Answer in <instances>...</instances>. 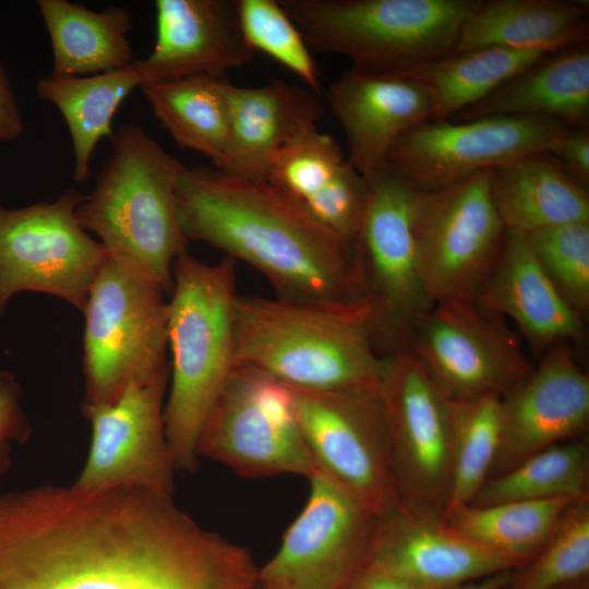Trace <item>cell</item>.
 <instances>
[{
  "mask_svg": "<svg viewBox=\"0 0 589 589\" xmlns=\"http://www.w3.org/2000/svg\"><path fill=\"white\" fill-rule=\"evenodd\" d=\"M368 182V201L353 244L361 299L373 315L381 357L400 351L416 321L434 301L419 272L412 227L416 189L389 166Z\"/></svg>",
  "mask_w": 589,
  "mask_h": 589,
  "instance_id": "obj_8",
  "label": "cell"
},
{
  "mask_svg": "<svg viewBox=\"0 0 589 589\" xmlns=\"http://www.w3.org/2000/svg\"><path fill=\"white\" fill-rule=\"evenodd\" d=\"M568 128L558 120L534 116L428 121L396 143L387 166L416 190L434 191L524 156L552 152Z\"/></svg>",
  "mask_w": 589,
  "mask_h": 589,
  "instance_id": "obj_16",
  "label": "cell"
},
{
  "mask_svg": "<svg viewBox=\"0 0 589 589\" xmlns=\"http://www.w3.org/2000/svg\"><path fill=\"white\" fill-rule=\"evenodd\" d=\"M576 183L589 187V128L569 127L550 152Z\"/></svg>",
  "mask_w": 589,
  "mask_h": 589,
  "instance_id": "obj_39",
  "label": "cell"
},
{
  "mask_svg": "<svg viewBox=\"0 0 589 589\" xmlns=\"http://www.w3.org/2000/svg\"><path fill=\"white\" fill-rule=\"evenodd\" d=\"M169 374L170 368L152 380L131 383L110 404L82 405L91 443L74 486H133L173 494L177 469L164 424Z\"/></svg>",
  "mask_w": 589,
  "mask_h": 589,
  "instance_id": "obj_17",
  "label": "cell"
},
{
  "mask_svg": "<svg viewBox=\"0 0 589 589\" xmlns=\"http://www.w3.org/2000/svg\"><path fill=\"white\" fill-rule=\"evenodd\" d=\"M491 196L506 230L527 235L589 221L588 190L569 178L550 152L491 169Z\"/></svg>",
  "mask_w": 589,
  "mask_h": 589,
  "instance_id": "obj_26",
  "label": "cell"
},
{
  "mask_svg": "<svg viewBox=\"0 0 589 589\" xmlns=\"http://www.w3.org/2000/svg\"><path fill=\"white\" fill-rule=\"evenodd\" d=\"M555 50L481 47L453 53L408 74L428 88L433 103L432 121H448Z\"/></svg>",
  "mask_w": 589,
  "mask_h": 589,
  "instance_id": "obj_31",
  "label": "cell"
},
{
  "mask_svg": "<svg viewBox=\"0 0 589 589\" xmlns=\"http://www.w3.org/2000/svg\"><path fill=\"white\" fill-rule=\"evenodd\" d=\"M339 122L348 158L368 178L387 165L396 143L433 119L428 88L408 73H375L351 68L325 93Z\"/></svg>",
  "mask_w": 589,
  "mask_h": 589,
  "instance_id": "obj_19",
  "label": "cell"
},
{
  "mask_svg": "<svg viewBox=\"0 0 589 589\" xmlns=\"http://www.w3.org/2000/svg\"><path fill=\"white\" fill-rule=\"evenodd\" d=\"M585 0H480L460 29L454 53L498 46L561 49L588 43Z\"/></svg>",
  "mask_w": 589,
  "mask_h": 589,
  "instance_id": "obj_27",
  "label": "cell"
},
{
  "mask_svg": "<svg viewBox=\"0 0 589 589\" xmlns=\"http://www.w3.org/2000/svg\"><path fill=\"white\" fill-rule=\"evenodd\" d=\"M491 116H534L568 127H589V46L548 53L477 104L453 117L465 122Z\"/></svg>",
  "mask_w": 589,
  "mask_h": 589,
  "instance_id": "obj_25",
  "label": "cell"
},
{
  "mask_svg": "<svg viewBox=\"0 0 589 589\" xmlns=\"http://www.w3.org/2000/svg\"><path fill=\"white\" fill-rule=\"evenodd\" d=\"M21 397L22 389L13 373L0 370V480L11 465L12 445L23 443L31 433Z\"/></svg>",
  "mask_w": 589,
  "mask_h": 589,
  "instance_id": "obj_38",
  "label": "cell"
},
{
  "mask_svg": "<svg viewBox=\"0 0 589 589\" xmlns=\"http://www.w3.org/2000/svg\"><path fill=\"white\" fill-rule=\"evenodd\" d=\"M156 41L135 65L146 83L191 76L225 77L256 52L241 31L237 0H157Z\"/></svg>",
  "mask_w": 589,
  "mask_h": 589,
  "instance_id": "obj_20",
  "label": "cell"
},
{
  "mask_svg": "<svg viewBox=\"0 0 589 589\" xmlns=\"http://www.w3.org/2000/svg\"><path fill=\"white\" fill-rule=\"evenodd\" d=\"M36 5L51 41L50 75L88 76L135 62L128 36L132 16L124 8L94 11L68 0H38Z\"/></svg>",
  "mask_w": 589,
  "mask_h": 589,
  "instance_id": "obj_28",
  "label": "cell"
},
{
  "mask_svg": "<svg viewBox=\"0 0 589 589\" xmlns=\"http://www.w3.org/2000/svg\"><path fill=\"white\" fill-rule=\"evenodd\" d=\"M589 494L587 434L552 445L489 479L471 503L491 505L513 501L578 497Z\"/></svg>",
  "mask_w": 589,
  "mask_h": 589,
  "instance_id": "obj_33",
  "label": "cell"
},
{
  "mask_svg": "<svg viewBox=\"0 0 589 589\" xmlns=\"http://www.w3.org/2000/svg\"><path fill=\"white\" fill-rule=\"evenodd\" d=\"M141 85L135 62L95 75H48L37 81V96L53 105L68 125L73 149L72 177L75 181L87 179L96 146L104 139L113 140L115 113L131 92Z\"/></svg>",
  "mask_w": 589,
  "mask_h": 589,
  "instance_id": "obj_29",
  "label": "cell"
},
{
  "mask_svg": "<svg viewBox=\"0 0 589 589\" xmlns=\"http://www.w3.org/2000/svg\"><path fill=\"white\" fill-rule=\"evenodd\" d=\"M450 409L453 466L446 513L471 503L486 482L501 434L498 397L450 401Z\"/></svg>",
  "mask_w": 589,
  "mask_h": 589,
  "instance_id": "obj_34",
  "label": "cell"
},
{
  "mask_svg": "<svg viewBox=\"0 0 589 589\" xmlns=\"http://www.w3.org/2000/svg\"><path fill=\"white\" fill-rule=\"evenodd\" d=\"M165 294L107 254L82 311L83 404H110L129 384L169 370Z\"/></svg>",
  "mask_w": 589,
  "mask_h": 589,
  "instance_id": "obj_7",
  "label": "cell"
},
{
  "mask_svg": "<svg viewBox=\"0 0 589 589\" xmlns=\"http://www.w3.org/2000/svg\"><path fill=\"white\" fill-rule=\"evenodd\" d=\"M589 577V494L564 510L541 549L512 570L508 589H554Z\"/></svg>",
  "mask_w": 589,
  "mask_h": 589,
  "instance_id": "obj_35",
  "label": "cell"
},
{
  "mask_svg": "<svg viewBox=\"0 0 589 589\" xmlns=\"http://www.w3.org/2000/svg\"><path fill=\"white\" fill-rule=\"evenodd\" d=\"M279 549L259 567V589H345L369 562L381 516L317 470Z\"/></svg>",
  "mask_w": 589,
  "mask_h": 589,
  "instance_id": "obj_14",
  "label": "cell"
},
{
  "mask_svg": "<svg viewBox=\"0 0 589 589\" xmlns=\"http://www.w3.org/2000/svg\"><path fill=\"white\" fill-rule=\"evenodd\" d=\"M23 132L21 108L0 59V142L16 140Z\"/></svg>",
  "mask_w": 589,
  "mask_h": 589,
  "instance_id": "obj_40",
  "label": "cell"
},
{
  "mask_svg": "<svg viewBox=\"0 0 589 589\" xmlns=\"http://www.w3.org/2000/svg\"><path fill=\"white\" fill-rule=\"evenodd\" d=\"M111 142L95 188L75 216L98 236L110 259L170 293L173 263L189 243L176 199L185 166L134 123L122 124Z\"/></svg>",
  "mask_w": 589,
  "mask_h": 589,
  "instance_id": "obj_5",
  "label": "cell"
},
{
  "mask_svg": "<svg viewBox=\"0 0 589 589\" xmlns=\"http://www.w3.org/2000/svg\"><path fill=\"white\" fill-rule=\"evenodd\" d=\"M230 147L229 176L266 182L277 153L296 136L316 128L322 97L304 85L274 80L259 87L225 83Z\"/></svg>",
  "mask_w": 589,
  "mask_h": 589,
  "instance_id": "obj_23",
  "label": "cell"
},
{
  "mask_svg": "<svg viewBox=\"0 0 589 589\" xmlns=\"http://www.w3.org/2000/svg\"><path fill=\"white\" fill-rule=\"evenodd\" d=\"M199 450L201 457L245 478H309L318 470L296 418L289 387L243 364L233 368Z\"/></svg>",
  "mask_w": 589,
  "mask_h": 589,
  "instance_id": "obj_13",
  "label": "cell"
},
{
  "mask_svg": "<svg viewBox=\"0 0 589 589\" xmlns=\"http://www.w3.org/2000/svg\"><path fill=\"white\" fill-rule=\"evenodd\" d=\"M554 589H589V577L566 582Z\"/></svg>",
  "mask_w": 589,
  "mask_h": 589,
  "instance_id": "obj_43",
  "label": "cell"
},
{
  "mask_svg": "<svg viewBox=\"0 0 589 589\" xmlns=\"http://www.w3.org/2000/svg\"><path fill=\"white\" fill-rule=\"evenodd\" d=\"M512 570L496 573L447 589H508Z\"/></svg>",
  "mask_w": 589,
  "mask_h": 589,
  "instance_id": "obj_42",
  "label": "cell"
},
{
  "mask_svg": "<svg viewBox=\"0 0 589 589\" xmlns=\"http://www.w3.org/2000/svg\"><path fill=\"white\" fill-rule=\"evenodd\" d=\"M266 182L353 248L368 182L330 135L313 128L296 136L274 157Z\"/></svg>",
  "mask_w": 589,
  "mask_h": 589,
  "instance_id": "obj_22",
  "label": "cell"
},
{
  "mask_svg": "<svg viewBox=\"0 0 589 589\" xmlns=\"http://www.w3.org/2000/svg\"><path fill=\"white\" fill-rule=\"evenodd\" d=\"M472 301L512 320L539 356L560 341L586 338L584 317L555 289L522 232L506 230L497 262Z\"/></svg>",
  "mask_w": 589,
  "mask_h": 589,
  "instance_id": "obj_24",
  "label": "cell"
},
{
  "mask_svg": "<svg viewBox=\"0 0 589 589\" xmlns=\"http://www.w3.org/2000/svg\"><path fill=\"white\" fill-rule=\"evenodd\" d=\"M251 552L172 495L39 485L0 495V589H259Z\"/></svg>",
  "mask_w": 589,
  "mask_h": 589,
  "instance_id": "obj_1",
  "label": "cell"
},
{
  "mask_svg": "<svg viewBox=\"0 0 589 589\" xmlns=\"http://www.w3.org/2000/svg\"><path fill=\"white\" fill-rule=\"evenodd\" d=\"M526 236L555 289L585 317L589 309V221L553 226Z\"/></svg>",
  "mask_w": 589,
  "mask_h": 589,
  "instance_id": "obj_37",
  "label": "cell"
},
{
  "mask_svg": "<svg viewBox=\"0 0 589 589\" xmlns=\"http://www.w3.org/2000/svg\"><path fill=\"white\" fill-rule=\"evenodd\" d=\"M380 392L400 508L443 519L452 483L450 400L405 351L383 357Z\"/></svg>",
  "mask_w": 589,
  "mask_h": 589,
  "instance_id": "obj_9",
  "label": "cell"
},
{
  "mask_svg": "<svg viewBox=\"0 0 589 589\" xmlns=\"http://www.w3.org/2000/svg\"><path fill=\"white\" fill-rule=\"evenodd\" d=\"M345 589H430L375 563L368 562Z\"/></svg>",
  "mask_w": 589,
  "mask_h": 589,
  "instance_id": "obj_41",
  "label": "cell"
},
{
  "mask_svg": "<svg viewBox=\"0 0 589 589\" xmlns=\"http://www.w3.org/2000/svg\"><path fill=\"white\" fill-rule=\"evenodd\" d=\"M369 562L430 589H447L524 565L466 539L442 518L400 507L380 518Z\"/></svg>",
  "mask_w": 589,
  "mask_h": 589,
  "instance_id": "obj_21",
  "label": "cell"
},
{
  "mask_svg": "<svg viewBox=\"0 0 589 589\" xmlns=\"http://www.w3.org/2000/svg\"><path fill=\"white\" fill-rule=\"evenodd\" d=\"M237 262L206 264L188 251L172 268L168 301L169 394L164 424L176 469L193 471L208 419L233 370Z\"/></svg>",
  "mask_w": 589,
  "mask_h": 589,
  "instance_id": "obj_4",
  "label": "cell"
},
{
  "mask_svg": "<svg viewBox=\"0 0 589 589\" xmlns=\"http://www.w3.org/2000/svg\"><path fill=\"white\" fill-rule=\"evenodd\" d=\"M311 49L375 73H412L454 53L480 0H278Z\"/></svg>",
  "mask_w": 589,
  "mask_h": 589,
  "instance_id": "obj_6",
  "label": "cell"
},
{
  "mask_svg": "<svg viewBox=\"0 0 589 589\" xmlns=\"http://www.w3.org/2000/svg\"><path fill=\"white\" fill-rule=\"evenodd\" d=\"M575 498L466 504L448 510L443 521L466 539L525 564L541 549Z\"/></svg>",
  "mask_w": 589,
  "mask_h": 589,
  "instance_id": "obj_32",
  "label": "cell"
},
{
  "mask_svg": "<svg viewBox=\"0 0 589 589\" xmlns=\"http://www.w3.org/2000/svg\"><path fill=\"white\" fill-rule=\"evenodd\" d=\"M289 389L318 470L381 517L398 509L380 386L335 392Z\"/></svg>",
  "mask_w": 589,
  "mask_h": 589,
  "instance_id": "obj_15",
  "label": "cell"
},
{
  "mask_svg": "<svg viewBox=\"0 0 589 589\" xmlns=\"http://www.w3.org/2000/svg\"><path fill=\"white\" fill-rule=\"evenodd\" d=\"M235 365L256 368L303 390L376 388L383 357L374 346L365 299L312 302L237 294L232 308Z\"/></svg>",
  "mask_w": 589,
  "mask_h": 589,
  "instance_id": "obj_3",
  "label": "cell"
},
{
  "mask_svg": "<svg viewBox=\"0 0 589 589\" xmlns=\"http://www.w3.org/2000/svg\"><path fill=\"white\" fill-rule=\"evenodd\" d=\"M412 227L419 272L431 299L473 300L506 233L491 196V169L443 189L416 190Z\"/></svg>",
  "mask_w": 589,
  "mask_h": 589,
  "instance_id": "obj_11",
  "label": "cell"
},
{
  "mask_svg": "<svg viewBox=\"0 0 589 589\" xmlns=\"http://www.w3.org/2000/svg\"><path fill=\"white\" fill-rule=\"evenodd\" d=\"M400 351L450 401L501 398L533 370L506 320L472 300L434 302L416 321Z\"/></svg>",
  "mask_w": 589,
  "mask_h": 589,
  "instance_id": "obj_10",
  "label": "cell"
},
{
  "mask_svg": "<svg viewBox=\"0 0 589 589\" xmlns=\"http://www.w3.org/2000/svg\"><path fill=\"white\" fill-rule=\"evenodd\" d=\"M500 442L489 479L552 445L587 434L589 376L577 364L570 342L548 348L529 376L500 398Z\"/></svg>",
  "mask_w": 589,
  "mask_h": 589,
  "instance_id": "obj_18",
  "label": "cell"
},
{
  "mask_svg": "<svg viewBox=\"0 0 589 589\" xmlns=\"http://www.w3.org/2000/svg\"><path fill=\"white\" fill-rule=\"evenodd\" d=\"M241 31L249 46L291 71L322 97V80L310 47L278 0H237Z\"/></svg>",
  "mask_w": 589,
  "mask_h": 589,
  "instance_id": "obj_36",
  "label": "cell"
},
{
  "mask_svg": "<svg viewBox=\"0 0 589 589\" xmlns=\"http://www.w3.org/2000/svg\"><path fill=\"white\" fill-rule=\"evenodd\" d=\"M84 199L70 188L51 203L0 206V318L10 299L22 291L51 294L83 311L107 257L104 245L75 216Z\"/></svg>",
  "mask_w": 589,
  "mask_h": 589,
  "instance_id": "obj_12",
  "label": "cell"
},
{
  "mask_svg": "<svg viewBox=\"0 0 589 589\" xmlns=\"http://www.w3.org/2000/svg\"><path fill=\"white\" fill-rule=\"evenodd\" d=\"M226 80L191 76L140 86L156 119L175 142L205 156L220 171L226 168L230 147Z\"/></svg>",
  "mask_w": 589,
  "mask_h": 589,
  "instance_id": "obj_30",
  "label": "cell"
},
{
  "mask_svg": "<svg viewBox=\"0 0 589 589\" xmlns=\"http://www.w3.org/2000/svg\"><path fill=\"white\" fill-rule=\"evenodd\" d=\"M176 199L188 241L205 242L243 261L271 283L277 297L361 300L353 248L268 182L185 166Z\"/></svg>",
  "mask_w": 589,
  "mask_h": 589,
  "instance_id": "obj_2",
  "label": "cell"
}]
</instances>
